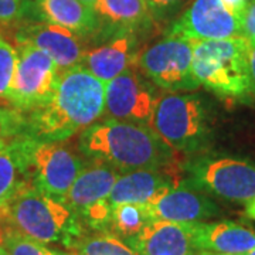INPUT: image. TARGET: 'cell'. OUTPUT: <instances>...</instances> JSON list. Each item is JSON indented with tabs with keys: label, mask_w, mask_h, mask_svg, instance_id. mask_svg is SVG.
<instances>
[{
	"label": "cell",
	"mask_w": 255,
	"mask_h": 255,
	"mask_svg": "<svg viewBox=\"0 0 255 255\" xmlns=\"http://www.w3.org/2000/svg\"><path fill=\"white\" fill-rule=\"evenodd\" d=\"M170 167L172 166L121 173L108 197L110 204L114 207L122 203L149 204L156 201L172 190L182 179L176 177V170H170Z\"/></svg>",
	"instance_id": "14"
},
{
	"label": "cell",
	"mask_w": 255,
	"mask_h": 255,
	"mask_svg": "<svg viewBox=\"0 0 255 255\" xmlns=\"http://www.w3.org/2000/svg\"><path fill=\"white\" fill-rule=\"evenodd\" d=\"M139 71L157 88L169 92L194 91L200 87L193 73V40L167 34L139 51Z\"/></svg>",
	"instance_id": "8"
},
{
	"label": "cell",
	"mask_w": 255,
	"mask_h": 255,
	"mask_svg": "<svg viewBox=\"0 0 255 255\" xmlns=\"http://www.w3.org/2000/svg\"><path fill=\"white\" fill-rule=\"evenodd\" d=\"M191 240L200 253L238 255L255 248V231L236 221H200L190 224Z\"/></svg>",
	"instance_id": "16"
},
{
	"label": "cell",
	"mask_w": 255,
	"mask_h": 255,
	"mask_svg": "<svg viewBox=\"0 0 255 255\" xmlns=\"http://www.w3.org/2000/svg\"><path fill=\"white\" fill-rule=\"evenodd\" d=\"M159 91L135 65L105 84L104 115L137 125H152Z\"/></svg>",
	"instance_id": "10"
},
{
	"label": "cell",
	"mask_w": 255,
	"mask_h": 255,
	"mask_svg": "<svg viewBox=\"0 0 255 255\" xmlns=\"http://www.w3.org/2000/svg\"><path fill=\"white\" fill-rule=\"evenodd\" d=\"M200 255H216V254H209V253H200ZM238 255H255V248L250 250V251H247V253H244V254H238Z\"/></svg>",
	"instance_id": "35"
},
{
	"label": "cell",
	"mask_w": 255,
	"mask_h": 255,
	"mask_svg": "<svg viewBox=\"0 0 255 255\" xmlns=\"http://www.w3.org/2000/svg\"><path fill=\"white\" fill-rule=\"evenodd\" d=\"M250 75H251V87H253V95L255 98V43H250Z\"/></svg>",
	"instance_id": "30"
},
{
	"label": "cell",
	"mask_w": 255,
	"mask_h": 255,
	"mask_svg": "<svg viewBox=\"0 0 255 255\" xmlns=\"http://www.w3.org/2000/svg\"><path fill=\"white\" fill-rule=\"evenodd\" d=\"M26 184L30 183L16 150L10 145H0V213Z\"/></svg>",
	"instance_id": "21"
},
{
	"label": "cell",
	"mask_w": 255,
	"mask_h": 255,
	"mask_svg": "<svg viewBox=\"0 0 255 255\" xmlns=\"http://www.w3.org/2000/svg\"><path fill=\"white\" fill-rule=\"evenodd\" d=\"M167 34L193 41L240 37L243 36L241 18L231 13L221 0H193L182 16L170 24Z\"/></svg>",
	"instance_id": "11"
},
{
	"label": "cell",
	"mask_w": 255,
	"mask_h": 255,
	"mask_svg": "<svg viewBox=\"0 0 255 255\" xmlns=\"http://www.w3.org/2000/svg\"><path fill=\"white\" fill-rule=\"evenodd\" d=\"M40 21L55 24L73 31L82 40H90L100 30V21L94 7L80 0H31L27 10Z\"/></svg>",
	"instance_id": "18"
},
{
	"label": "cell",
	"mask_w": 255,
	"mask_h": 255,
	"mask_svg": "<svg viewBox=\"0 0 255 255\" xmlns=\"http://www.w3.org/2000/svg\"><path fill=\"white\" fill-rule=\"evenodd\" d=\"M248 53L250 41L243 36L193 41L194 77L219 98L248 104L254 98Z\"/></svg>",
	"instance_id": "3"
},
{
	"label": "cell",
	"mask_w": 255,
	"mask_h": 255,
	"mask_svg": "<svg viewBox=\"0 0 255 255\" xmlns=\"http://www.w3.org/2000/svg\"><path fill=\"white\" fill-rule=\"evenodd\" d=\"M152 221L191 224L221 216V207L209 194L180 182L162 197L146 204Z\"/></svg>",
	"instance_id": "13"
},
{
	"label": "cell",
	"mask_w": 255,
	"mask_h": 255,
	"mask_svg": "<svg viewBox=\"0 0 255 255\" xmlns=\"http://www.w3.org/2000/svg\"><path fill=\"white\" fill-rule=\"evenodd\" d=\"M16 48L0 37V105H9L10 88L16 68Z\"/></svg>",
	"instance_id": "25"
},
{
	"label": "cell",
	"mask_w": 255,
	"mask_h": 255,
	"mask_svg": "<svg viewBox=\"0 0 255 255\" xmlns=\"http://www.w3.org/2000/svg\"><path fill=\"white\" fill-rule=\"evenodd\" d=\"M0 255H9L6 253V250L4 248H0Z\"/></svg>",
	"instance_id": "36"
},
{
	"label": "cell",
	"mask_w": 255,
	"mask_h": 255,
	"mask_svg": "<svg viewBox=\"0 0 255 255\" xmlns=\"http://www.w3.org/2000/svg\"><path fill=\"white\" fill-rule=\"evenodd\" d=\"M119 174L110 164L87 159L84 169L74 180L63 201L78 216L92 204L110 197Z\"/></svg>",
	"instance_id": "19"
},
{
	"label": "cell",
	"mask_w": 255,
	"mask_h": 255,
	"mask_svg": "<svg viewBox=\"0 0 255 255\" xmlns=\"http://www.w3.org/2000/svg\"><path fill=\"white\" fill-rule=\"evenodd\" d=\"M243 36L250 43H255V0H248L246 10L241 16Z\"/></svg>",
	"instance_id": "29"
},
{
	"label": "cell",
	"mask_w": 255,
	"mask_h": 255,
	"mask_svg": "<svg viewBox=\"0 0 255 255\" xmlns=\"http://www.w3.org/2000/svg\"><path fill=\"white\" fill-rule=\"evenodd\" d=\"M77 149L88 160H100L119 173L164 169L176 163V150L147 125L105 119L84 129Z\"/></svg>",
	"instance_id": "2"
},
{
	"label": "cell",
	"mask_w": 255,
	"mask_h": 255,
	"mask_svg": "<svg viewBox=\"0 0 255 255\" xmlns=\"http://www.w3.org/2000/svg\"><path fill=\"white\" fill-rule=\"evenodd\" d=\"M55 255H77L73 251H60V250H54Z\"/></svg>",
	"instance_id": "33"
},
{
	"label": "cell",
	"mask_w": 255,
	"mask_h": 255,
	"mask_svg": "<svg viewBox=\"0 0 255 255\" xmlns=\"http://www.w3.org/2000/svg\"><path fill=\"white\" fill-rule=\"evenodd\" d=\"M3 248L9 255H55L54 250H50L44 244L18 233L17 230L10 227L7 223Z\"/></svg>",
	"instance_id": "24"
},
{
	"label": "cell",
	"mask_w": 255,
	"mask_h": 255,
	"mask_svg": "<svg viewBox=\"0 0 255 255\" xmlns=\"http://www.w3.org/2000/svg\"><path fill=\"white\" fill-rule=\"evenodd\" d=\"M21 159L28 183L43 194L64 200L87 159L65 140L38 142L18 136L10 142Z\"/></svg>",
	"instance_id": "6"
},
{
	"label": "cell",
	"mask_w": 255,
	"mask_h": 255,
	"mask_svg": "<svg viewBox=\"0 0 255 255\" xmlns=\"http://www.w3.org/2000/svg\"><path fill=\"white\" fill-rule=\"evenodd\" d=\"M145 1L152 20L160 21L176 13V10L180 9L183 3L187 0H145Z\"/></svg>",
	"instance_id": "27"
},
{
	"label": "cell",
	"mask_w": 255,
	"mask_h": 255,
	"mask_svg": "<svg viewBox=\"0 0 255 255\" xmlns=\"http://www.w3.org/2000/svg\"><path fill=\"white\" fill-rule=\"evenodd\" d=\"M24 135L23 112L9 105H0V145H7L16 137Z\"/></svg>",
	"instance_id": "26"
},
{
	"label": "cell",
	"mask_w": 255,
	"mask_h": 255,
	"mask_svg": "<svg viewBox=\"0 0 255 255\" xmlns=\"http://www.w3.org/2000/svg\"><path fill=\"white\" fill-rule=\"evenodd\" d=\"M4 234H6V221L3 219V214L0 213V248H3Z\"/></svg>",
	"instance_id": "32"
},
{
	"label": "cell",
	"mask_w": 255,
	"mask_h": 255,
	"mask_svg": "<svg viewBox=\"0 0 255 255\" xmlns=\"http://www.w3.org/2000/svg\"><path fill=\"white\" fill-rule=\"evenodd\" d=\"M150 221L152 219L147 213L146 204L122 203L112 207L110 233L125 241L139 234Z\"/></svg>",
	"instance_id": "22"
},
{
	"label": "cell",
	"mask_w": 255,
	"mask_h": 255,
	"mask_svg": "<svg viewBox=\"0 0 255 255\" xmlns=\"http://www.w3.org/2000/svg\"><path fill=\"white\" fill-rule=\"evenodd\" d=\"M27 1L24 0H0V23H11L26 16Z\"/></svg>",
	"instance_id": "28"
},
{
	"label": "cell",
	"mask_w": 255,
	"mask_h": 255,
	"mask_svg": "<svg viewBox=\"0 0 255 255\" xmlns=\"http://www.w3.org/2000/svg\"><path fill=\"white\" fill-rule=\"evenodd\" d=\"M150 127L176 152L204 153L214 139V107L200 94L163 95L156 104Z\"/></svg>",
	"instance_id": "5"
},
{
	"label": "cell",
	"mask_w": 255,
	"mask_h": 255,
	"mask_svg": "<svg viewBox=\"0 0 255 255\" xmlns=\"http://www.w3.org/2000/svg\"><path fill=\"white\" fill-rule=\"evenodd\" d=\"M17 41L30 43L43 50L57 64L58 73L78 65L85 50V40L67 28L50 23H33L18 30Z\"/></svg>",
	"instance_id": "15"
},
{
	"label": "cell",
	"mask_w": 255,
	"mask_h": 255,
	"mask_svg": "<svg viewBox=\"0 0 255 255\" xmlns=\"http://www.w3.org/2000/svg\"><path fill=\"white\" fill-rule=\"evenodd\" d=\"M71 251L77 255H137L125 241L108 231L85 233Z\"/></svg>",
	"instance_id": "23"
},
{
	"label": "cell",
	"mask_w": 255,
	"mask_h": 255,
	"mask_svg": "<svg viewBox=\"0 0 255 255\" xmlns=\"http://www.w3.org/2000/svg\"><path fill=\"white\" fill-rule=\"evenodd\" d=\"M182 182L224 201L248 204L255 199V163L248 159L191 155L180 164Z\"/></svg>",
	"instance_id": "7"
},
{
	"label": "cell",
	"mask_w": 255,
	"mask_h": 255,
	"mask_svg": "<svg viewBox=\"0 0 255 255\" xmlns=\"http://www.w3.org/2000/svg\"><path fill=\"white\" fill-rule=\"evenodd\" d=\"M16 53L9 107L26 114L51 100L60 73L54 60L30 43L17 41Z\"/></svg>",
	"instance_id": "9"
},
{
	"label": "cell",
	"mask_w": 255,
	"mask_h": 255,
	"mask_svg": "<svg viewBox=\"0 0 255 255\" xmlns=\"http://www.w3.org/2000/svg\"><path fill=\"white\" fill-rule=\"evenodd\" d=\"M94 11L100 21V30L94 37L118 31H142L153 20L145 0H98Z\"/></svg>",
	"instance_id": "20"
},
{
	"label": "cell",
	"mask_w": 255,
	"mask_h": 255,
	"mask_svg": "<svg viewBox=\"0 0 255 255\" xmlns=\"http://www.w3.org/2000/svg\"><path fill=\"white\" fill-rule=\"evenodd\" d=\"M125 243L137 255H200L191 240L190 224L150 221Z\"/></svg>",
	"instance_id": "17"
},
{
	"label": "cell",
	"mask_w": 255,
	"mask_h": 255,
	"mask_svg": "<svg viewBox=\"0 0 255 255\" xmlns=\"http://www.w3.org/2000/svg\"><path fill=\"white\" fill-rule=\"evenodd\" d=\"M1 214L18 233L41 244H60L70 251L87 233L81 220L63 200L43 194L31 184L21 187Z\"/></svg>",
	"instance_id": "4"
},
{
	"label": "cell",
	"mask_w": 255,
	"mask_h": 255,
	"mask_svg": "<svg viewBox=\"0 0 255 255\" xmlns=\"http://www.w3.org/2000/svg\"><path fill=\"white\" fill-rule=\"evenodd\" d=\"M105 84L81 65L58 75L54 95L24 115V135L38 142L67 140L104 115Z\"/></svg>",
	"instance_id": "1"
},
{
	"label": "cell",
	"mask_w": 255,
	"mask_h": 255,
	"mask_svg": "<svg viewBox=\"0 0 255 255\" xmlns=\"http://www.w3.org/2000/svg\"><path fill=\"white\" fill-rule=\"evenodd\" d=\"M246 217H248L250 220H254L255 221V199L251 200L246 207Z\"/></svg>",
	"instance_id": "31"
},
{
	"label": "cell",
	"mask_w": 255,
	"mask_h": 255,
	"mask_svg": "<svg viewBox=\"0 0 255 255\" xmlns=\"http://www.w3.org/2000/svg\"><path fill=\"white\" fill-rule=\"evenodd\" d=\"M80 1H82V3L87 4V6H90V7H94V6L97 4L98 0H80Z\"/></svg>",
	"instance_id": "34"
},
{
	"label": "cell",
	"mask_w": 255,
	"mask_h": 255,
	"mask_svg": "<svg viewBox=\"0 0 255 255\" xmlns=\"http://www.w3.org/2000/svg\"><path fill=\"white\" fill-rule=\"evenodd\" d=\"M137 54L139 37L136 31H118L90 38L85 43V50L78 65L107 84L127 68L135 65Z\"/></svg>",
	"instance_id": "12"
}]
</instances>
